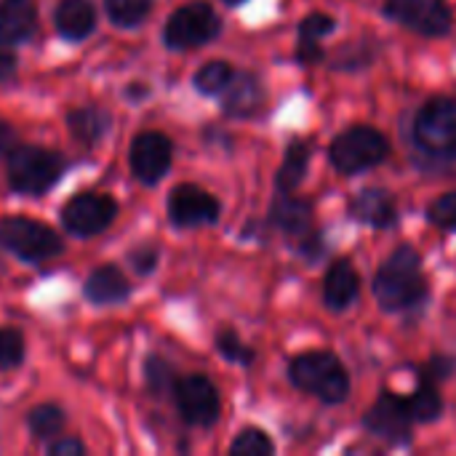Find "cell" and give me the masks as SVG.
I'll return each mask as SVG.
<instances>
[{
	"label": "cell",
	"mask_w": 456,
	"mask_h": 456,
	"mask_svg": "<svg viewBox=\"0 0 456 456\" xmlns=\"http://www.w3.org/2000/svg\"><path fill=\"white\" fill-rule=\"evenodd\" d=\"M371 291L385 313L419 310L430 299L428 275L422 270V254L409 243L393 248V254L379 265L371 281Z\"/></svg>",
	"instance_id": "obj_1"
},
{
	"label": "cell",
	"mask_w": 456,
	"mask_h": 456,
	"mask_svg": "<svg viewBox=\"0 0 456 456\" xmlns=\"http://www.w3.org/2000/svg\"><path fill=\"white\" fill-rule=\"evenodd\" d=\"M409 144L417 160L456 166V96H433L414 112Z\"/></svg>",
	"instance_id": "obj_2"
},
{
	"label": "cell",
	"mask_w": 456,
	"mask_h": 456,
	"mask_svg": "<svg viewBox=\"0 0 456 456\" xmlns=\"http://www.w3.org/2000/svg\"><path fill=\"white\" fill-rule=\"evenodd\" d=\"M289 382L299 393L313 395L326 406H339L350 398V374L331 350H310L291 358Z\"/></svg>",
	"instance_id": "obj_3"
},
{
	"label": "cell",
	"mask_w": 456,
	"mask_h": 456,
	"mask_svg": "<svg viewBox=\"0 0 456 456\" xmlns=\"http://www.w3.org/2000/svg\"><path fill=\"white\" fill-rule=\"evenodd\" d=\"M390 158V142L387 136L374 126H350L339 131L329 147V160L337 174L342 176H358L377 166H382Z\"/></svg>",
	"instance_id": "obj_4"
},
{
	"label": "cell",
	"mask_w": 456,
	"mask_h": 456,
	"mask_svg": "<svg viewBox=\"0 0 456 456\" xmlns=\"http://www.w3.org/2000/svg\"><path fill=\"white\" fill-rule=\"evenodd\" d=\"M67 171L64 155L37 144H19L8 155V184L19 195H45L59 184Z\"/></svg>",
	"instance_id": "obj_5"
},
{
	"label": "cell",
	"mask_w": 456,
	"mask_h": 456,
	"mask_svg": "<svg viewBox=\"0 0 456 456\" xmlns=\"http://www.w3.org/2000/svg\"><path fill=\"white\" fill-rule=\"evenodd\" d=\"M222 35V16L206 0H190L179 5L163 27V43L168 51H192L208 45Z\"/></svg>",
	"instance_id": "obj_6"
},
{
	"label": "cell",
	"mask_w": 456,
	"mask_h": 456,
	"mask_svg": "<svg viewBox=\"0 0 456 456\" xmlns=\"http://www.w3.org/2000/svg\"><path fill=\"white\" fill-rule=\"evenodd\" d=\"M0 248L11 251L27 265H40L64 251L59 232L29 216H3L0 219Z\"/></svg>",
	"instance_id": "obj_7"
},
{
	"label": "cell",
	"mask_w": 456,
	"mask_h": 456,
	"mask_svg": "<svg viewBox=\"0 0 456 456\" xmlns=\"http://www.w3.org/2000/svg\"><path fill=\"white\" fill-rule=\"evenodd\" d=\"M414 428H417V422L409 411L406 398H401L390 390H382L377 395V401L371 403V409L363 414V430L371 438H377L387 446H395V449L411 446Z\"/></svg>",
	"instance_id": "obj_8"
},
{
	"label": "cell",
	"mask_w": 456,
	"mask_h": 456,
	"mask_svg": "<svg viewBox=\"0 0 456 456\" xmlns=\"http://www.w3.org/2000/svg\"><path fill=\"white\" fill-rule=\"evenodd\" d=\"M171 395H174L179 417L190 428H214L219 422L222 398H219L216 385L208 377H203V374L179 377L174 382Z\"/></svg>",
	"instance_id": "obj_9"
},
{
	"label": "cell",
	"mask_w": 456,
	"mask_h": 456,
	"mask_svg": "<svg viewBox=\"0 0 456 456\" xmlns=\"http://www.w3.org/2000/svg\"><path fill=\"white\" fill-rule=\"evenodd\" d=\"M382 11L390 21L425 37H444L454 27L449 0H385Z\"/></svg>",
	"instance_id": "obj_10"
},
{
	"label": "cell",
	"mask_w": 456,
	"mask_h": 456,
	"mask_svg": "<svg viewBox=\"0 0 456 456\" xmlns=\"http://www.w3.org/2000/svg\"><path fill=\"white\" fill-rule=\"evenodd\" d=\"M115 216H118V203L110 195L80 192L64 203L59 222L75 238H94V235H102L115 222Z\"/></svg>",
	"instance_id": "obj_11"
},
{
	"label": "cell",
	"mask_w": 456,
	"mask_h": 456,
	"mask_svg": "<svg viewBox=\"0 0 456 456\" xmlns=\"http://www.w3.org/2000/svg\"><path fill=\"white\" fill-rule=\"evenodd\" d=\"M166 211H168V222L174 227H179V230H195V227L216 224V219L222 214V203L208 190L184 182V184H176L168 192Z\"/></svg>",
	"instance_id": "obj_12"
},
{
	"label": "cell",
	"mask_w": 456,
	"mask_h": 456,
	"mask_svg": "<svg viewBox=\"0 0 456 456\" xmlns=\"http://www.w3.org/2000/svg\"><path fill=\"white\" fill-rule=\"evenodd\" d=\"M171 163H174V142L163 131H142L134 136L128 147V166L142 184L155 187L171 171Z\"/></svg>",
	"instance_id": "obj_13"
},
{
	"label": "cell",
	"mask_w": 456,
	"mask_h": 456,
	"mask_svg": "<svg viewBox=\"0 0 456 456\" xmlns=\"http://www.w3.org/2000/svg\"><path fill=\"white\" fill-rule=\"evenodd\" d=\"M347 214L353 222L371 230H393L398 224L395 195L385 187H363L347 203Z\"/></svg>",
	"instance_id": "obj_14"
},
{
	"label": "cell",
	"mask_w": 456,
	"mask_h": 456,
	"mask_svg": "<svg viewBox=\"0 0 456 456\" xmlns=\"http://www.w3.org/2000/svg\"><path fill=\"white\" fill-rule=\"evenodd\" d=\"M265 104H267V91L262 80L254 72L235 69L230 86L222 91V112L235 120H251L265 110Z\"/></svg>",
	"instance_id": "obj_15"
},
{
	"label": "cell",
	"mask_w": 456,
	"mask_h": 456,
	"mask_svg": "<svg viewBox=\"0 0 456 456\" xmlns=\"http://www.w3.org/2000/svg\"><path fill=\"white\" fill-rule=\"evenodd\" d=\"M267 224L283 232L289 240H302L310 230H315V208L307 198H297L291 192H281L278 200H273Z\"/></svg>",
	"instance_id": "obj_16"
},
{
	"label": "cell",
	"mask_w": 456,
	"mask_h": 456,
	"mask_svg": "<svg viewBox=\"0 0 456 456\" xmlns=\"http://www.w3.org/2000/svg\"><path fill=\"white\" fill-rule=\"evenodd\" d=\"M361 297V275L350 259H334L323 275V305L331 313H347Z\"/></svg>",
	"instance_id": "obj_17"
},
{
	"label": "cell",
	"mask_w": 456,
	"mask_h": 456,
	"mask_svg": "<svg viewBox=\"0 0 456 456\" xmlns=\"http://www.w3.org/2000/svg\"><path fill=\"white\" fill-rule=\"evenodd\" d=\"M131 283L118 265H102L88 273L83 283V297L96 307H115L131 299Z\"/></svg>",
	"instance_id": "obj_18"
},
{
	"label": "cell",
	"mask_w": 456,
	"mask_h": 456,
	"mask_svg": "<svg viewBox=\"0 0 456 456\" xmlns=\"http://www.w3.org/2000/svg\"><path fill=\"white\" fill-rule=\"evenodd\" d=\"M37 27L35 0H0V43L19 45L32 37Z\"/></svg>",
	"instance_id": "obj_19"
},
{
	"label": "cell",
	"mask_w": 456,
	"mask_h": 456,
	"mask_svg": "<svg viewBox=\"0 0 456 456\" xmlns=\"http://www.w3.org/2000/svg\"><path fill=\"white\" fill-rule=\"evenodd\" d=\"M53 24L59 37L69 43L86 40L96 27V8L91 0H61L53 11Z\"/></svg>",
	"instance_id": "obj_20"
},
{
	"label": "cell",
	"mask_w": 456,
	"mask_h": 456,
	"mask_svg": "<svg viewBox=\"0 0 456 456\" xmlns=\"http://www.w3.org/2000/svg\"><path fill=\"white\" fill-rule=\"evenodd\" d=\"M67 128L72 134V139L83 147H96L112 128V115L96 104H86V107H75L67 115Z\"/></svg>",
	"instance_id": "obj_21"
},
{
	"label": "cell",
	"mask_w": 456,
	"mask_h": 456,
	"mask_svg": "<svg viewBox=\"0 0 456 456\" xmlns=\"http://www.w3.org/2000/svg\"><path fill=\"white\" fill-rule=\"evenodd\" d=\"M310 160H313V142L291 139L286 152H283V160L275 171V190L278 192H294L305 182Z\"/></svg>",
	"instance_id": "obj_22"
},
{
	"label": "cell",
	"mask_w": 456,
	"mask_h": 456,
	"mask_svg": "<svg viewBox=\"0 0 456 456\" xmlns=\"http://www.w3.org/2000/svg\"><path fill=\"white\" fill-rule=\"evenodd\" d=\"M406 403H409V411H411V417H414L417 425H433V422H438L444 417V409H446L438 385L422 382V379H419L414 395L406 398Z\"/></svg>",
	"instance_id": "obj_23"
},
{
	"label": "cell",
	"mask_w": 456,
	"mask_h": 456,
	"mask_svg": "<svg viewBox=\"0 0 456 456\" xmlns=\"http://www.w3.org/2000/svg\"><path fill=\"white\" fill-rule=\"evenodd\" d=\"M377 59V40L371 37H361V40H353V43H345L334 51L331 56V67L339 69V72H361L366 69L371 61Z\"/></svg>",
	"instance_id": "obj_24"
},
{
	"label": "cell",
	"mask_w": 456,
	"mask_h": 456,
	"mask_svg": "<svg viewBox=\"0 0 456 456\" xmlns=\"http://www.w3.org/2000/svg\"><path fill=\"white\" fill-rule=\"evenodd\" d=\"M64 409L56 403H40L27 414V430L35 441H53L64 430Z\"/></svg>",
	"instance_id": "obj_25"
},
{
	"label": "cell",
	"mask_w": 456,
	"mask_h": 456,
	"mask_svg": "<svg viewBox=\"0 0 456 456\" xmlns=\"http://www.w3.org/2000/svg\"><path fill=\"white\" fill-rule=\"evenodd\" d=\"M232 75H235V69H232L230 61H224V59H211V61H206V64L198 67V72H195V77H192V86H195V91L203 94V96H222V91L230 86Z\"/></svg>",
	"instance_id": "obj_26"
},
{
	"label": "cell",
	"mask_w": 456,
	"mask_h": 456,
	"mask_svg": "<svg viewBox=\"0 0 456 456\" xmlns=\"http://www.w3.org/2000/svg\"><path fill=\"white\" fill-rule=\"evenodd\" d=\"M152 5L155 0H104V13L110 16L112 24L123 29H134L150 16Z\"/></svg>",
	"instance_id": "obj_27"
},
{
	"label": "cell",
	"mask_w": 456,
	"mask_h": 456,
	"mask_svg": "<svg viewBox=\"0 0 456 456\" xmlns=\"http://www.w3.org/2000/svg\"><path fill=\"white\" fill-rule=\"evenodd\" d=\"M214 350L227 361V363H235V366H243L248 369L254 361H256V353L238 337V331L232 329H219L216 337H214Z\"/></svg>",
	"instance_id": "obj_28"
},
{
	"label": "cell",
	"mask_w": 456,
	"mask_h": 456,
	"mask_svg": "<svg viewBox=\"0 0 456 456\" xmlns=\"http://www.w3.org/2000/svg\"><path fill=\"white\" fill-rule=\"evenodd\" d=\"M232 456H273L275 454V441L267 430L262 428H243L232 444H230Z\"/></svg>",
	"instance_id": "obj_29"
},
{
	"label": "cell",
	"mask_w": 456,
	"mask_h": 456,
	"mask_svg": "<svg viewBox=\"0 0 456 456\" xmlns=\"http://www.w3.org/2000/svg\"><path fill=\"white\" fill-rule=\"evenodd\" d=\"M174 382H176V374H174V369L160 355H150L144 361V385H147L150 395L160 398V395L171 393Z\"/></svg>",
	"instance_id": "obj_30"
},
{
	"label": "cell",
	"mask_w": 456,
	"mask_h": 456,
	"mask_svg": "<svg viewBox=\"0 0 456 456\" xmlns=\"http://www.w3.org/2000/svg\"><path fill=\"white\" fill-rule=\"evenodd\" d=\"M24 337L19 329H0V374L13 371L24 363Z\"/></svg>",
	"instance_id": "obj_31"
},
{
	"label": "cell",
	"mask_w": 456,
	"mask_h": 456,
	"mask_svg": "<svg viewBox=\"0 0 456 456\" xmlns=\"http://www.w3.org/2000/svg\"><path fill=\"white\" fill-rule=\"evenodd\" d=\"M425 216H428V222H430L433 227H438V230H446V232H454L456 230V190L438 195V198H436V200L428 206Z\"/></svg>",
	"instance_id": "obj_32"
},
{
	"label": "cell",
	"mask_w": 456,
	"mask_h": 456,
	"mask_svg": "<svg viewBox=\"0 0 456 456\" xmlns=\"http://www.w3.org/2000/svg\"><path fill=\"white\" fill-rule=\"evenodd\" d=\"M456 371V361L452 355H444V353H436L430 355L419 369H417V377L422 382H433V385H441L446 379H452V374Z\"/></svg>",
	"instance_id": "obj_33"
},
{
	"label": "cell",
	"mask_w": 456,
	"mask_h": 456,
	"mask_svg": "<svg viewBox=\"0 0 456 456\" xmlns=\"http://www.w3.org/2000/svg\"><path fill=\"white\" fill-rule=\"evenodd\" d=\"M297 29H299V37L323 40V37H329V35L337 29V19L329 16V13H323V11H313V13H307V16L299 21Z\"/></svg>",
	"instance_id": "obj_34"
},
{
	"label": "cell",
	"mask_w": 456,
	"mask_h": 456,
	"mask_svg": "<svg viewBox=\"0 0 456 456\" xmlns=\"http://www.w3.org/2000/svg\"><path fill=\"white\" fill-rule=\"evenodd\" d=\"M126 259H128V265H131V270H134L136 275L147 278V275H152V273L158 270L160 248H158L155 243H142V246L131 248Z\"/></svg>",
	"instance_id": "obj_35"
},
{
	"label": "cell",
	"mask_w": 456,
	"mask_h": 456,
	"mask_svg": "<svg viewBox=\"0 0 456 456\" xmlns=\"http://www.w3.org/2000/svg\"><path fill=\"white\" fill-rule=\"evenodd\" d=\"M294 248H297V254L307 262V265H318V262H323L326 259V254H329V248H326V240H323V232L315 227V230H310L302 240H297L294 243Z\"/></svg>",
	"instance_id": "obj_36"
},
{
	"label": "cell",
	"mask_w": 456,
	"mask_h": 456,
	"mask_svg": "<svg viewBox=\"0 0 456 456\" xmlns=\"http://www.w3.org/2000/svg\"><path fill=\"white\" fill-rule=\"evenodd\" d=\"M326 59V48H323V43L321 40H307V37H299V43H297V61L299 64H318V61H323Z\"/></svg>",
	"instance_id": "obj_37"
},
{
	"label": "cell",
	"mask_w": 456,
	"mask_h": 456,
	"mask_svg": "<svg viewBox=\"0 0 456 456\" xmlns=\"http://www.w3.org/2000/svg\"><path fill=\"white\" fill-rule=\"evenodd\" d=\"M88 452L86 444L80 438H56L51 446H48V454L51 456H83Z\"/></svg>",
	"instance_id": "obj_38"
},
{
	"label": "cell",
	"mask_w": 456,
	"mask_h": 456,
	"mask_svg": "<svg viewBox=\"0 0 456 456\" xmlns=\"http://www.w3.org/2000/svg\"><path fill=\"white\" fill-rule=\"evenodd\" d=\"M16 147H19V134L5 120H0V158H8Z\"/></svg>",
	"instance_id": "obj_39"
},
{
	"label": "cell",
	"mask_w": 456,
	"mask_h": 456,
	"mask_svg": "<svg viewBox=\"0 0 456 456\" xmlns=\"http://www.w3.org/2000/svg\"><path fill=\"white\" fill-rule=\"evenodd\" d=\"M13 69H16V56L11 51H3L0 48V83L8 80L13 75Z\"/></svg>",
	"instance_id": "obj_40"
},
{
	"label": "cell",
	"mask_w": 456,
	"mask_h": 456,
	"mask_svg": "<svg viewBox=\"0 0 456 456\" xmlns=\"http://www.w3.org/2000/svg\"><path fill=\"white\" fill-rule=\"evenodd\" d=\"M126 96H128L131 102H142V99L150 96V86H144V83H131V86H126Z\"/></svg>",
	"instance_id": "obj_41"
},
{
	"label": "cell",
	"mask_w": 456,
	"mask_h": 456,
	"mask_svg": "<svg viewBox=\"0 0 456 456\" xmlns=\"http://www.w3.org/2000/svg\"><path fill=\"white\" fill-rule=\"evenodd\" d=\"M222 3H227V5H240V3H246V0H222Z\"/></svg>",
	"instance_id": "obj_42"
}]
</instances>
